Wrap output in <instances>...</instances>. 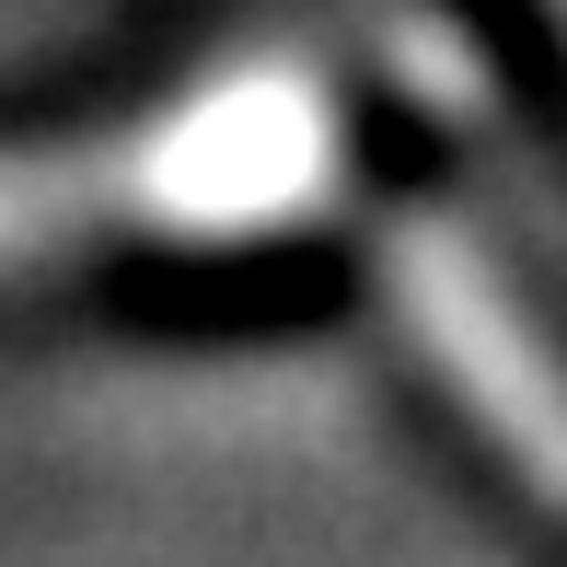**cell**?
I'll return each instance as SVG.
<instances>
[{"mask_svg": "<svg viewBox=\"0 0 567 567\" xmlns=\"http://www.w3.org/2000/svg\"><path fill=\"white\" fill-rule=\"evenodd\" d=\"M348 105L313 59H231L116 140L0 151V267L82 244H278L337 220Z\"/></svg>", "mask_w": 567, "mask_h": 567, "instance_id": "6da1fadb", "label": "cell"}, {"mask_svg": "<svg viewBox=\"0 0 567 567\" xmlns=\"http://www.w3.org/2000/svg\"><path fill=\"white\" fill-rule=\"evenodd\" d=\"M382 290H394L417 359L441 371V394L498 441V463L533 498L567 509V359L533 337V313L509 301L498 255L441 209H405L394 244H382Z\"/></svg>", "mask_w": 567, "mask_h": 567, "instance_id": "7a4b0ae2", "label": "cell"}, {"mask_svg": "<svg viewBox=\"0 0 567 567\" xmlns=\"http://www.w3.org/2000/svg\"><path fill=\"white\" fill-rule=\"evenodd\" d=\"M545 12H556V35H567V0H545Z\"/></svg>", "mask_w": 567, "mask_h": 567, "instance_id": "3957f363", "label": "cell"}]
</instances>
